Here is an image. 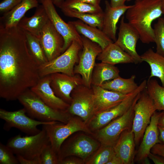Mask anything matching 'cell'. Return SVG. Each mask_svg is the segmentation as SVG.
I'll return each mask as SVG.
<instances>
[{
  "instance_id": "1",
  "label": "cell",
  "mask_w": 164,
  "mask_h": 164,
  "mask_svg": "<svg viewBox=\"0 0 164 164\" xmlns=\"http://www.w3.org/2000/svg\"><path fill=\"white\" fill-rule=\"evenodd\" d=\"M41 77L39 66L28 49L25 33L18 26H0V97L18 99Z\"/></svg>"
},
{
  "instance_id": "2",
  "label": "cell",
  "mask_w": 164,
  "mask_h": 164,
  "mask_svg": "<svg viewBox=\"0 0 164 164\" xmlns=\"http://www.w3.org/2000/svg\"><path fill=\"white\" fill-rule=\"evenodd\" d=\"M125 13L128 23L137 31L141 41L147 44L154 42L152 24L163 14L161 0H136Z\"/></svg>"
},
{
  "instance_id": "3",
  "label": "cell",
  "mask_w": 164,
  "mask_h": 164,
  "mask_svg": "<svg viewBox=\"0 0 164 164\" xmlns=\"http://www.w3.org/2000/svg\"><path fill=\"white\" fill-rule=\"evenodd\" d=\"M18 100L30 117L37 120L66 123L72 117L67 111L55 109L46 104L30 88L20 94Z\"/></svg>"
},
{
  "instance_id": "4",
  "label": "cell",
  "mask_w": 164,
  "mask_h": 164,
  "mask_svg": "<svg viewBox=\"0 0 164 164\" xmlns=\"http://www.w3.org/2000/svg\"><path fill=\"white\" fill-rule=\"evenodd\" d=\"M47 134L44 129L38 134L22 136L20 135L9 139L7 145L16 155L29 159L39 158L43 149L50 144Z\"/></svg>"
},
{
  "instance_id": "5",
  "label": "cell",
  "mask_w": 164,
  "mask_h": 164,
  "mask_svg": "<svg viewBox=\"0 0 164 164\" xmlns=\"http://www.w3.org/2000/svg\"><path fill=\"white\" fill-rule=\"evenodd\" d=\"M82 48V44L76 41H73L68 48L60 56L39 66L40 77L56 73L74 76L75 74L74 67L75 64L78 63L80 54Z\"/></svg>"
},
{
  "instance_id": "6",
  "label": "cell",
  "mask_w": 164,
  "mask_h": 164,
  "mask_svg": "<svg viewBox=\"0 0 164 164\" xmlns=\"http://www.w3.org/2000/svg\"><path fill=\"white\" fill-rule=\"evenodd\" d=\"M42 125V128L46 131L49 137L53 149L57 154L64 142L74 133L81 131L92 133L87 124L82 119L76 117H71L66 123L56 121Z\"/></svg>"
},
{
  "instance_id": "7",
  "label": "cell",
  "mask_w": 164,
  "mask_h": 164,
  "mask_svg": "<svg viewBox=\"0 0 164 164\" xmlns=\"http://www.w3.org/2000/svg\"><path fill=\"white\" fill-rule=\"evenodd\" d=\"M141 92L129 109L123 114L96 131L95 136L101 145L113 146L122 132L132 128L134 116V106Z\"/></svg>"
},
{
  "instance_id": "8",
  "label": "cell",
  "mask_w": 164,
  "mask_h": 164,
  "mask_svg": "<svg viewBox=\"0 0 164 164\" xmlns=\"http://www.w3.org/2000/svg\"><path fill=\"white\" fill-rule=\"evenodd\" d=\"M71 96L67 111L80 117L87 124L94 115V96L92 87L80 84L73 90Z\"/></svg>"
},
{
  "instance_id": "9",
  "label": "cell",
  "mask_w": 164,
  "mask_h": 164,
  "mask_svg": "<svg viewBox=\"0 0 164 164\" xmlns=\"http://www.w3.org/2000/svg\"><path fill=\"white\" fill-rule=\"evenodd\" d=\"M147 81L144 80L138 88L128 97L118 105L94 114L87 124L90 130L96 131L126 112L133 103L138 94L145 90Z\"/></svg>"
},
{
  "instance_id": "10",
  "label": "cell",
  "mask_w": 164,
  "mask_h": 164,
  "mask_svg": "<svg viewBox=\"0 0 164 164\" xmlns=\"http://www.w3.org/2000/svg\"><path fill=\"white\" fill-rule=\"evenodd\" d=\"M83 48L79 55V61L74 69L75 74L81 77L83 84L91 87L92 74L96 64L95 60L102 49L97 43L84 36H81Z\"/></svg>"
},
{
  "instance_id": "11",
  "label": "cell",
  "mask_w": 164,
  "mask_h": 164,
  "mask_svg": "<svg viewBox=\"0 0 164 164\" xmlns=\"http://www.w3.org/2000/svg\"><path fill=\"white\" fill-rule=\"evenodd\" d=\"M134 109L132 129L134 134L135 144L137 145L142 138L152 115L157 111L152 99L145 89L141 92Z\"/></svg>"
},
{
  "instance_id": "12",
  "label": "cell",
  "mask_w": 164,
  "mask_h": 164,
  "mask_svg": "<svg viewBox=\"0 0 164 164\" xmlns=\"http://www.w3.org/2000/svg\"><path fill=\"white\" fill-rule=\"evenodd\" d=\"M26 113L24 108L14 111L1 108L0 118L5 122L3 128L9 131L11 128H15L29 135H34L41 130L38 128V125L52 124L56 122L39 121L28 116Z\"/></svg>"
},
{
  "instance_id": "13",
  "label": "cell",
  "mask_w": 164,
  "mask_h": 164,
  "mask_svg": "<svg viewBox=\"0 0 164 164\" xmlns=\"http://www.w3.org/2000/svg\"><path fill=\"white\" fill-rule=\"evenodd\" d=\"M99 145L97 141L85 135L66 139L62 145L58 154L59 162L71 156H76L83 160H87L98 149Z\"/></svg>"
},
{
  "instance_id": "14",
  "label": "cell",
  "mask_w": 164,
  "mask_h": 164,
  "mask_svg": "<svg viewBox=\"0 0 164 164\" xmlns=\"http://www.w3.org/2000/svg\"><path fill=\"white\" fill-rule=\"evenodd\" d=\"M47 14L49 20L64 39L63 53L74 41L82 44L81 36L70 24L66 22L56 12L52 0H39Z\"/></svg>"
},
{
  "instance_id": "15",
  "label": "cell",
  "mask_w": 164,
  "mask_h": 164,
  "mask_svg": "<svg viewBox=\"0 0 164 164\" xmlns=\"http://www.w3.org/2000/svg\"><path fill=\"white\" fill-rule=\"evenodd\" d=\"M38 39L48 61L53 60L63 53L64 39L49 19Z\"/></svg>"
},
{
  "instance_id": "16",
  "label": "cell",
  "mask_w": 164,
  "mask_h": 164,
  "mask_svg": "<svg viewBox=\"0 0 164 164\" xmlns=\"http://www.w3.org/2000/svg\"><path fill=\"white\" fill-rule=\"evenodd\" d=\"M123 15L120 22L118 37L114 43L128 54L135 64L142 62L141 56L136 50L137 42L140 38L137 31L128 22H125Z\"/></svg>"
},
{
  "instance_id": "17",
  "label": "cell",
  "mask_w": 164,
  "mask_h": 164,
  "mask_svg": "<svg viewBox=\"0 0 164 164\" xmlns=\"http://www.w3.org/2000/svg\"><path fill=\"white\" fill-rule=\"evenodd\" d=\"M50 75V85L55 94L70 104L72 91L77 87L83 84L81 76L78 74L70 76L60 73Z\"/></svg>"
},
{
  "instance_id": "18",
  "label": "cell",
  "mask_w": 164,
  "mask_h": 164,
  "mask_svg": "<svg viewBox=\"0 0 164 164\" xmlns=\"http://www.w3.org/2000/svg\"><path fill=\"white\" fill-rule=\"evenodd\" d=\"M160 113V112L156 111L152 115L135 156V161L142 162L144 160L148 158V155L153 147L156 144L161 143L159 139L158 128V121Z\"/></svg>"
},
{
  "instance_id": "19",
  "label": "cell",
  "mask_w": 164,
  "mask_h": 164,
  "mask_svg": "<svg viewBox=\"0 0 164 164\" xmlns=\"http://www.w3.org/2000/svg\"><path fill=\"white\" fill-rule=\"evenodd\" d=\"M50 81V75L41 77L37 83L30 89L50 107L58 110L67 111L70 104L55 94L51 87Z\"/></svg>"
},
{
  "instance_id": "20",
  "label": "cell",
  "mask_w": 164,
  "mask_h": 164,
  "mask_svg": "<svg viewBox=\"0 0 164 164\" xmlns=\"http://www.w3.org/2000/svg\"><path fill=\"white\" fill-rule=\"evenodd\" d=\"M91 87L94 96V115L116 106L133 92L125 94L109 90L100 86H91Z\"/></svg>"
},
{
  "instance_id": "21",
  "label": "cell",
  "mask_w": 164,
  "mask_h": 164,
  "mask_svg": "<svg viewBox=\"0 0 164 164\" xmlns=\"http://www.w3.org/2000/svg\"><path fill=\"white\" fill-rule=\"evenodd\" d=\"M105 8L104 12L102 30L113 42L117 39L116 33L117 23L121 16L132 5H123L116 7L111 6L107 0L105 1Z\"/></svg>"
},
{
  "instance_id": "22",
  "label": "cell",
  "mask_w": 164,
  "mask_h": 164,
  "mask_svg": "<svg viewBox=\"0 0 164 164\" xmlns=\"http://www.w3.org/2000/svg\"><path fill=\"white\" fill-rule=\"evenodd\" d=\"M135 135L132 129L124 131L113 146L116 154L121 159L123 164H132L135 156Z\"/></svg>"
},
{
  "instance_id": "23",
  "label": "cell",
  "mask_w": 164,
  "mask_h": 164,
  "mask_svg": "<svg viewBox=\"0 0 164 164\" xmlns=\"http://www.w3.org/2000/svg\"><path fill=\"white\" fill-rule=\"evenodd\" d=\"M39 5L38 0H22L11 10L2 14L0 18V26L5 28L17 26L27 11Z\"/></svg>"
},
{
  "instance_id": "24",
  "label": "cell",
  "mask_w": 164,
  "mask_h": 164,
  "mask_svg": "<svg viewBox=\"0 0 164 164\" xmlns=\"http://www.w3.org/2000/svg\"><path fill=\"white\" fill-rule=\"evenodd\" d=\"M49 20L47 14L43 6L39 5L32 16L23 17L18 26L23 31L28 32L37 38Z\"/></svg>"
},
{
  "instance_id": "25",
  "label": "cell",
  "mask_w": 164,
  "mask_h": 164,
  "mask_svg": "<svg viewBox=\"0 0 164 164\" xmlns=\"http://www.w3.org/2000/svg\"><path fill=\"white\" fill-rule=\"evenodd\" d=\"M68 22L73 26L79 34L98 44L102 50L110 43L114 42L102 29L89 25L80 20L69 21Z\"/></svg>"
},
{
  "instance_id": "26",
  "label": "cell",
  "mask_w": 164,
  "mask_h": 164,
  "mask_svg": "<svg viewBox=\"0 0 164 164\" xmlns=\"http://www.w3.org/2000/svg\"><path fill=\"white\" fill-rule=\"evenodd\" d=\"M97 59L114 65L120 63H134L132 57L114 42L110 43L102 50Z\"/></svg>"
},
{
  "instance_id": "27",
  "label": "cell",
  "mask_w": 164,
  "mask_h": 164,
  "mask_svg": "<svg viewBox=\"0 0 164 164\" xmlns=\"http://www.w3.org/2000/svg\"><path fill=\"white\" fill-rule=\"evenodd\" d=\"M119 69L114 65L102 62L96 63L92 75L91 86H101L119 76Z\"/></svg>"
},
{
  "instance_id": "28",
  "label": "cell",
  "mask_w": 164,
  "mask_h": 164,
  "mask_svg": "<svg viewBox=\"0 0 164 164\" xmlns=\"http://www.w3.org/2000/svg\"><path fill=\"white\" fill-rule=\"evenodd\" d=\"M141 57L142 61L146 62L150 66L151 73L149 79L158 77L164 87V56L149 48Z\"/></svg>"
},
{
  "instance_id": "29",
  "label": "cell",
  "mask_w": 164,
  "mask_h": 164,
  "mask_svg": "<svg viewBox=\"0 0 164 164\" xmlns=\"http://www.w3.org/2000/svg\"><path fill=\"white\" fill-rule=\"evenodd\" d=\"M136 76L133 75L128 78H124L120 76L107 81L101 86L103 88L125 94L131 93L138 87L135 81Z\"/></svg>"
},
{
  "instance_id": "30",
  "label": "cell",
  "mask_w": 164,
  "mask_h": 164,
  "mask_svg": "<svg viewBox=\"0 0 164 164\" xmlns=\"http://www.w3.org/2000/svg\"><path fill=\"white\" fill-rule=\"evenodd\" d=\"M24 32L28 49L36 62L39 66L46 63L48 61L39 39L28 32Z\"/></svg>"
},
{
  "instance_id": "31",
  "label": "cell",
  "mask_w": 164,
  "mask_h": 164,
  "mask_svg": "<svg viewBox=\"0 0 164 164\" xmlns=\"http://www.w3.org/2000/svg\"><path fill=\"white\" fill-rule=\"evenodd\" d=\"M145 90L156 110L164 111V87L160 85L155 79H150L147 82Z\"/></svg>"
},
{
  "instance_id": "32",
  "label": "cell",
  "mask_w": 164,
  "mask_h": 164,
  "mask_svg": "<svg viewBox=\"0 0 164 164\" xmlns=\"http://www.w3.org/2000/svg\"><path fill=\"white\" fill-rule=\"evenodd\" d=\"M61 9L67 16L78 18L89 25L102 29L104 12L101 13L91 14L78 12L65 9Z\"/></svg>"
},
{
  "instance_id": "33",
  "label": "cell",
  "mask_w": 164,
  "mask_h": 164,
  "mask_svg": "<svg viewBox=\"0 0 164 164\" xmlns=\"http://www.w3.org/2000/svg\"><path fill=\"white\" fill-rule=\"evenodd\" d=\"M60 8L80 13L99 14L104 12L100 6H95L76 0H65Z\"/></svg>"
},
{
  "instance_id": "34",
  "label": "cell",
  "mask_w": 164,
  "mask_h": 164,
  "mask_svg": "<svg viewBox=\"0 0 164 164\" xmlns=\"http://www.w3.org/2000/svg\"><path fill=\"white\" fill-rule=\"evenodd\" d=\"M116 154L113 146L101 145L85 162L87 164H107Z\"/></svg>"
},
{
  "instance_id": "35",
  "label": "cell",
  "mask_w": 164,
  "mask_h": 164,
  "mask_svg": "<svg viewBox=\"0 0 164 164\" xmlns=\"http://www.w3.org/2000/svg\"><path fill=\"white\" fill-rule=\"evenodd\" d=\"M154 42L156 52L164 56V18L159 17L154 26Z\"/></svg>"
},
{
  "instance_id": "36",
  "label": "cell",
  "mask_w": 164,
  "mask_h": 164,
  "mask_svg": "<svg viewBox=\"0 0 164 164\" xmlns=\"http://www.w3.org/2000/svg\"><path fill=\"white\" fill-rule=\"evenodd\" d=\"M39 158L41 164H59L58 154L54 152L50 143L43 149Z\"/></svg>"
},
{
  "instance_id": "37",
  "label": "cell",
  "mask_w": 164,
  "mask_h": 164,
  "mask_svg": "<svg viewBox=\"0 0 164 164\" xmlns=\"http://www.w3.org/2000/svg\"><path fill=\"white\" fill-rule=\"evenodd\" d=\"M8 146L0 143V164H19L16 156Z\"/></svg>"
},
{
  "instance_id": "38",
  "label": "cell",
  "mask_w": 164,
  "mask_h": 164,
  "mask_svg": "<svg viewBox=\"0 0 164 164\" xmlns=\"http://www.w3.org/2000/svg\"><path fill=\"white\" fill-rule=\"evenodd\" d=\"M22 0H3L0 3V12L2 14L9 11Z\"/></svg>"
},
{
  "instance_id": "39",
  "label": "cell",
  "mask_w": 164,
  "mask_h": 164,
  "mask_svg": "<svg viewBox=\"0 0 164 164\" xmlns=\"http://www.w3.org/2000/svg\"><path fill=\"white\" fill-rule=\"evenodd\" d=\"M19 164H41L40 158L34 159H29L23 157L16 155Z\"/></svg>"
},
{
  "instance_id": "40",
  "label": "cell",
  "mask_w": 164,
  "mask_h": 164,
  "mask_svg": "<svg viewBox=\"0 0 164 164\" xmlns=\"http://www.w3.org/2000/svg\"><path fill=\"white\" fill-rule=\"evenodd\" d=\"M84 160L72 157H67L60 160L59 162L60 164H81L84 163Z\"/></svg>"
},
{
  "instance_id": "41",
  "label": "cell",
  "mask_w": 164,
  "mask_h": 164,
  "mask_svg": "<svg viewBox=\"0 0 164 164\" xmlns=\"http://www.w3.org/2000/svg\"><path fill=\"white\" fill-rule=\"evenodd\" d=\"M151 152L164 158V144L162 143L156 144L152 148Z\"/></svg>"
},
{
  "instance_id": "42",
  "label": "cell",
  "mask_w": 164,
  "mask_h": 164,
  "mask_svg": "<svg viewBox=\"0 0 164 164\" xmlns=\"http://www.w3.org/2000/svg\"><path fill=\"white\" fill-rule=\"evenodd\" d=\"M148 158L155 164H164V158L159 155L150 152L148 155Z\"/></svg>"
},
{
  "instance_id": "43",
  "label": "cell",
  "mask_w": 164,
  "mask_h": 164,
  "mask_svg": "<svg viewBox=\"0 0 164 164\" xmlns=\"http://www.w3.org/2000/svg\"><path fill=\"white\" fill-rule=\"evenodd\" d=\"M127 0H110V4L113 7H116L125 5V1Z\"/></svg>"
},
{
  "instance_id": "44",
  "label": "cell",
  "mask_w": 164,
  "mask_h": 164,
  "mask_svg": "<svg viewBox=\"0 0 164 164\" xmlns=\"http://www.w3.org/2000/svg\"><path fill=\"white\" fill-rule=\"evenodd\" d=\"M107 164H123L121 159L115 154Z\"/></svg>"
},
{
  "instance_id": "45",
  "label": "cell",
  "mask_w": 164,
  "mask_h": 164,
  "mask_svg": "<svg viewBox=\"0 0 164 164\" xmlns=\"http://www.w3.org/2000/svg\"><path fill=\"white\" fill-rule=\"evenodd\" d=\"M159 139L162 143L164 144V128L158 125Z\"/></svg>"
},
{
  "instance_id": "46",
  "label": "cell",
  "mask_w": 164,
  "mask_h": 164,
  "mask_svg": "<svg viewBox=\"0 0 164 164\" xmlns=\"http://www.w3.org/2000/svg\"><path fill=\"white\" fill-rule=\"evenodd\" d=\"M78 1L89 4L95 6H100V4L101 0H76Z\"/></svg>"
},
{
  "instance_id": "47",
  "label": "cell",
  "mask_w": 164,
  "mask_h": 164,
  "mask_svg": "<svg viewBox=\"0 0 164 164\" xmlns=\"http://www.w3.org/2000/svg\"><path fill=\"white\" fill-rule=\"evenodd\" d=\"M158 125L164 128V111L160 112L158 121Z\"/></svg>"
},
{
  "instance_id": "48",
  "label": "cell",
  "mask_w": 164,
  "mask_h": 164,
  "mask_svg": "<svg viewBox=\"0 0 164 164\" xmlns=\"http://www.w3.org/2000/svg\"><path fill=\"white\" fill-rule=\"evenodd\" d=\"M52 1L54 5L59 8L64 1V0H52Z\"/></svg>"
},
{
  "instance_id": "49",
  "label": "cell",
  "mask_w": 164,
  "mask_h": 164,
  "mask_svg": "<svg viewBox=\"0 0 164 164\" xmlns=\"http://www.w3.org/2000/svg\"><path fill=\"white\" fill-rule=\"evenodd\" d=\"M162 1V9L163 14H164V0Z\"/></svg>"
},
{
  "instance_id": "50",
  "label": "cell",
  "mask_w": 164,
  "mask_h": 164,
  "mask_svg": "<svg viewBox=\"0 0 164 164\" xmlns=\"http://www.w3.org/2000/svg\"><path fill=\"white\" fill-rule=\"evenodd\" d=\"M131 0H127V1H131Z\"/></svg>"
}]
</instances>
